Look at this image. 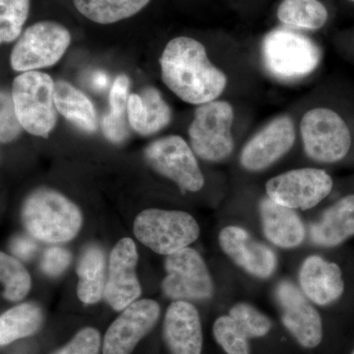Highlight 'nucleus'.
Returning a JSON list of instances; mask_svg holds the SVG:
<instances>
[{
	"mask_svg": "<svg viewBox=\"0 0 354 354\" xmlns=\"http://www.w3.org/2000/svg\"><path fill=\"white\" fill-rule=\"evenodd\" d=\"M160 64L162 82L188 104L216 101L227 88V75L212 64L205 46L189 37L169 41Z\"/></svg>",
	"mask_w": 354,
	"mask_h": 354,
	"instance_id": "obj_1",
	"label": "nucleus"
},
{
	"mask_svg": "<svg viewBox=\"0 0 354 354\" xmlns=\"http://www.w3.org/2000/svg\"><path fill=\"white\" fill-rule=\"evenodd\" d=\"M23 225L34 239L48 243L71 241L82 227L80 209L62 193L48 188L34 191L22 208Z\"/></svg>",
	"mask_w": 354,
	"mask_h": 354,
	"instance_id": "obj_2",
	"label": "nucleus"
},
{
	"mask_svg": "<svg viewBox=\"0 0 354 354\" xmlns=\"http://www.w3.org/2000/svg\"><path fill=\"white\" fill-rule=\"evenodd\" d=\"M263 64L272 76L295 80L309 75L320 64V48L309 37L288 28H277L262 44Z\"/></svg>",
	"mask_w": 354,
	"mask_h": 354,
	"instance_id": "obj_3",
	"label": "nucleus"
},
{
	"mask_svg": "<svg viewBox=\"0 0 354 354\" xmlns=\"http://www.w3.org/2000/svg\"><path fill=\"white\" fill-rule=\"evenodd\" d=\"M55 84L48 74L23 72L13 81L14 108L23 129L35 136L48 138L57 122Z\"/></svg>",
	"mask_w": 354,
	"mask_h": 354,
	"instance_id": "obj_4",
	"label": "nucleus"
},
{
	"mask_svg": "<svg viewBox=\"0 0 354 354\" xmlns=\"http://www.w3.org/2000/svg\"><path fill=\"white\" fill-rule=\"evenodd\" d=\"M133 230L141 243L165 256L187 248L200 235L199 223L190 214L160 209L141 212Z\"/></svg>",
	"mask_w": 354,
	"mask_h": 354,
	"instance_id": "obj_5",
	"label": "nucleus"
},
{
	"mask_svg": "<svg viewBox=\"0 0 354 354\" xmlns=\"http://www.w3.org/2000/svg\"><path fill=\"white\" fill-rule=\"evenodd\" d=\"M234 111L225 101L201 104L195 111L191 122L190 146L195 155L206 162H223L234 152V141L232 127Z\"/></svg>",
	"mask_w": 354,
	"mask_h": 354,
	"instance_id": "obj_6",
	"label": "nucleus"
},
{
	"mask_svg": "<svg viewBox=\"0 0 354 354\" xmlns=\"http://www.w3.org/2000/svg\"><path fill=\"white\" fill-rule=\"evenodd\" d=\"M305 153L314 162L335 164L351 148V133L341 115L330 109H310L300 121Z\"/></svg>",
	"mask_w": 354,
	"mask_h": 354,
	"instance_id": "obj_7",
	"label": "nucleus"
},
{
	"mask_svg": "<svg viewBox=\"0 0 354 354\" xmlns=\"http://www.w3.org/2000/svg\"><path fill=\"white\" fill-rule=\"evenodd\" d=\"M71 35L55 21H41L21 35L10 55L13 70L37 71L57 64L68 50Z\"/></svg>",
	"mask_w": 354,
	"mask_h": 354,
	"instance_id": "obj_8",
	"label": "nucleus"
},
{
	"mask_svg": "<svg viewBox=\"0 0 354 354\" xmlns=\"http://www.w3.org/2000/svg\"><path fill=\"white\" fill-rule=\"evenodd\" d=\"M334 187L327 171L314 167L291 169L266 183V193L272 201L292 209L306 211L320 204Z\"/></svg>",
	"mask_w": 354,
	"mask_h": 354,
	"instance_id": "obj_9",
	"label": "nucleus"
},
{
	"mask_svg": "<svg viewBox=\"0 0 354 354\" xmlns=\"http://www.w3.org/2000/svg\"><path fill=\"white\" fill-rule=\"evenodd\" d=\"M149 165L158 174L171 179L181 190L198 192L205 178L194 151L183 137L169 135L152 142L145 150Z\"/></svg>",
	"mask_w": 354,
	"mask_h": 354,
	"instance_id": "obj_10",
	"label": "nucleus"
},
{
	"mask_svg": "<svg viewBox=\"0 0 354 354\" xmlns=\"http://www.w3.org/2000/svg\"><path fill=\"white\" fill-rule=\"evenodd\" d=\"M165 271L167 274L162 281V291L174 301H201L213 297L211 274L195 249L187 247L167 256Z\"/></svg>",
	"mask_w": 354,
	"mask_h": 354,
	"instance_id": "obj_11",
	"label": "nucleus"
},
{
	"mask_svg": "<svg viewBox=\"0 0 354 354\" xmlns=\"http://www.w3.org/2000/svg\"><path fill=\"white\" fill-rule=\"evenodd\" d=\"M274 298L281 319L286 330L302 346L315 348L322 342L324 330L322 317L315 305L291 281H279L274 290Z\"/></svg>",
	"mask_w": 354,
	"mask_h": 354,
	"instance_id": "obj_12",
	"label": "nucleus"
},
{
	"mask_svg": "<svg viewBox=\"0 0 354 354\" xmlns=\"http://www.w3.org/2000/svg\"><path fill=\"white\" fill-rule=\"evenodd\" d=\"M223 252L247 274L256 279L271 278L278 269V257L271 247L254 239L239 225H227L218 234Z\"/></svg>",
	"mask_w": 354,
	"mask_h": 354,
	"instance_id": "obj_13",
	"label": "nucleus"
},
{
	"mask_svg": "<svg viewBox=\"0 0 354 354\" xmlns=\"http://www.w3.org/2000/svg\"><path fill=\"white\" fill-rule=\"evenodd\" d=\"M295 142L292 120L290 116H279L247 142L239 157L241 167L248 171H264L290 152Z\"/></svg>",
	"mask_w": 354,
	"mask_h": 354,
	"instance_id": "obj_14",
	"label": "nucleus"
},
{
	"mask_svg": "<svg viewBox=\"0 0 354 354\" xmlns=\"http://www.w3.org/2000/svg\"><path fill=\"white\" fill-rule=\"evenodd\" d=\"M160 305L152 299L136 300L123 310L106 330L102 354H130L157 323Z\"/></svg>",
	"mask_w": 354,
	"mask_h": 354,
	"instance_id": "obj_15",
	"label": "nucleus"
},
{
	"mask_svg": "<svg viewBox=\"0 0 354 354\" xmlns=\"http://www.w3.org/2000/svg\"><path fill=\"white\" fill-rule=\"evenodd\" d=\"M138 263L135 242L131 239H120L109 256V276L104 298L115 311H122L136 301L141 295V286L137 278Z\"/></svg>",
	"mask_w": 354,
	"mask_h": 354,
	"instance_id": "obj_16",
	"label": "nucleus"
},
{
	"mask_svg": "<svg viewBox=\"0 0 354 354\" xmlns=\"http://www.w3.org/2000/svg\"><path fill=\"white\" fill-rule=\"evenodd\" d=\"M299 288L317 306L326 307L341 299L346 291L344 272L339 264L322 256L305 258L298 272Z\"/></svg>",
	"mask_w": 354,
	"mask_h": 354,
	"instance_id": "obj_17",
	"label": "nucleus"
},
{
	"mask_svg": "<svg viewBox=\"0 0 354 354\" xmlns=\"http://www.w3.org/2000/svg\"><path fill=\"white\" fill-rule=\"evenodd\" d=\"M164 337L171 354H201L202 324L196 307L184 300L172 302L165 312Z\"/></svg>",
	"mask_w": 354,
	"mask_h": 354,
	"instance_id": "obj_18",
	"label": "nucleus"
},
{
	"mask_svg": "<svg viewBox=\"0 0 354 354\" xmlns=\"http://www.w3.org/2000/svg\"><path fill=\"white\" fill-rule=\"evenodd\" d=\"M259 215L263 234L272 245L295 249L304 243L306 227L295 209L266 196L259 203Z\"/></svg>",
	"mask_w": 354,
	"mask_h": 354,
	"instance_id": "obj_19",
	"label": "nucleus"
},
{
	"mask_svg": "<svg viewBox=\"0 0 354 354\" xmlns=\"http://www.w3.org/2000/svg\"><path fill=\"white\" fill-rule=\"evenodd\" d=\"M310 241L322 248H335L354 236V194L337 200L309 227Z\"/></svg>",
	"mask_w": 354,
	"mask_h": 354,
	"instance_id": "obj_20",
	"label": "nucleus"
},
{
	"mask_svg": "<svg viewBox=\"0 0 354 354\" xmlns=\"http://www.w3.org/2000/svg\"><path fill=\"white\" fill-rule=\"evenodd\" d=\"M128 121L134 131L151 136L164 129L171 121V109L157 88L146 87L141 94L129 95Z\"/></svg>",
	"mask_w": 354,
	"mask_h": 354,
	"instance_id": "obj_21",
	"label": "nucleus"
},
{
	"mask_svg": "<svg viewBox=\"0 0 354 354\" xmlns=\"http://www.w3.org/2000/svg\"><path fill=\"white\" fill-rule=\"evenodd\" d=\"M55 108L67 120L83 131L92 133L97 129V113L90 99L66 81L55 84Z\"/></svg>",
	"mask_w": 354,
	"mask_h": 354,
	"instance_id": "obj_22",
	"label": "nucleus"
},
{
	"mask_svg": "<svg viewBox=\"0 0 354 354\" xmlns=\"http://www.w3.org/2000/svg\"><path fill=\"white\" fill-rule=\"evenodd\" d=\"M106 259L100 246L90 245L84 251L77 267L79 283L77 295L86 304L101 301L106 290Z\"/></svg>",
	"mask_w": 354,
	"mask_h": 354,
	"instance_id": "obj_23",
	"label": "nucleus"
},
{
	"mask_svg": "<svg viewBox=\"0 0 354 354\" xmlns=\"http://www.w3.org/2000/svg\"><path fill=\"white\" fill-rule=\"evenodd\" d=\"M44 322L41 307L35 304H23L7 310L0 317V344L29 337L38 332Z\"/></svg>",
	"mask_w": 354,
	"mask_h": 354,
	"instance_id": "obj_24",
	"label": "nucleus"
},
{
	"mask_svg": "<svg viewBox=\"0 0 354 354\" xmlns=\"http://www.w3.org/2000/svg\"><path fill=\"white\" fill-rule=\"evenodd\" d=\"M151 0H73L77 10L97 24H113L132 17Z\"/></svg>",
	"mask_w": 354,
	"mask_h": 354,
	"instance_id": "obj_25",
	"label": "nucleus"
},
{
	"mask_svg": "<svg viewBox=\"0 0 354 354\" xmlns=\"http://www.w3.org/2000/svg\"><path fill=\"white\" fill-rule=\"evenodd\" d=\"M277 15L283 24L305 30L321 29L329 17L319 0H283Z\"/></svg>",
	"mask_w": 354,
	"mask_h": 354,
	"instance_id": "obj_26",
	"label": "nucleus"
},
{
	"mask_svg": "<svg viewBox=\"0 0 354 354\" xmlns=\"http://www.w3.org/2000/svg\"><path fill=\"white\" fill-rule=\"evenodd\" d=\"M0 274L4 286L3 297L10 301H19L31 290V277L24 266L15 258L0 254Z\"/></svg>",
	"mask_w": 354,
	"mask_h": 354,
	"instance_id": "obj_27",
	"label": "nucleus"
},
{
	"mask_svg": "<svg viewBox=\"0 0 354 354\" xmlns=\"http://www.w3.org/2000/svg\"><path fill=\"white\" fill-rule=\"evenodd\" d=\"M30 0H0V41L9 44L21 36L29 17Z\"/></svg>",
	"mask_w": 354,
	"mask_h": 354,
	"instance_id": "obj_28",
	"label": "nucleus"
},
{
	"mask_svg": "<svg viewBox=\"0 0 354 354\" xmlns=\"http://www.w3.org/2000/svg\"><path fill=\"white\" fill-rule=\"evenodd\" d=\"M214 337L227 354H251L250 339L230 315L218 317L214 323Z\"/></svg>",
	"mask_w": 354,
	"mask_h": 354,
	"instance_id": "obj_29",
	"label": "nucleus"
},
{
	"mask_svg": "<svg viewBox=\"0 0 354 354\" xmlns=\"http://www.w3.org/2000/svg\"><path fill=\"white\" fill-rule=\"evenodd\" d=\"M228 315L239 324V327L250 339L264 337L271 332V319L248 302L234 304L230 308Z\"/></svg>",
	"mask_w": 354,
	"mask_h": 354,
	"instance_id": "obj_30",
	"label": "nucleus"
},
{
	"mask_svg": "<svg viewBox=\"0 0 354 354\" xmlns=\"http://www.w3.org/2000/svg\"><path fill=\"white\" fill-rule=\"evenodd\" d=\"M22 125L18 120L14 108L12 95L2 91L0 95V140L2 144H8L19 137Z\"/></svg>",
	"mask_w": 354,
	"mask_h": 354,
	"instance_id": "obj_31",
	"label": "nucleus"
},
{
	"mask_svg": "<svg viewBox=\"0 0 354 354\" xmlns=\"http://www.w3.org/2000/svg\"><path fill=\"white\" fill-rule=\"evenodd\" d=\"M101 335L94 328L81 330L64 348L53 354H99Z\"/></svg>",
	"mask_w": 354,
	"mask_h": 354,
	"instance_id": "obj_32",
	"label": "nucleus"
},
{
	"mask_svg": "<svg viewBox=\"0 0 354 354\" xmlns=\"http://www.w3.org/2000/svg\"><path fill=\"white\" fill-rule=\"evenodd\" d=\"M72 256L62 247L53 246L46 249L41 261V269L50 277H57L68 268Z\"/></svg>",
	"mask_w": 354,
	"mask_h": 354,
	"instance_id": "obj_33",
	"label": "nucleus"
},
{
	"mask_svg": "<svg viewBox=\"0 0 354 354\" xmlns=\"http://www.w3.org/2000/svg\"><path fill=\"white\" fill-rule=\"evenodd\" d=\"M129 79L127 75L116 77L111 93H109V114L115 118H124L125 111H127L128 88H129Z\"/></svg>",
	"mask_w": 354,
	"mask_h": 354,
	"instance_id": "obj_34",
	"label": "nucleus"
},
{
	"mask_svg": "<svg viewBox=\"0 0 354 354\" xmlns=\"http://www.w3.org/2000/svg\"><path fill=\"white\" fill-rule=\"evenodd\" d=\"M102 130L109 141L115 144L122 143L128 136L125 118H115L109 113L102 120Z\"/></svg>",
	"mask_w": 354,
	"mask_h": 354,
	"instance_id": "obj_35",
	"label": "nucleus"
},
{
	"mask_svg": "<svg viewBox=\"0 0 354 354\" xmlns=\"http://www.w3.org/2000/svg\"><path fill=\"white\" fill-rule=\"evenodd\" d=\"M10 249L16 257L27 261L37 252L38 245L31 237L20 235L11 241Z\"/></svg>",
	"mask_w": 354,
	"mask_h": 354,
	"instance_id": "obj_36",
	"label": "nucleus"
},
{
	"mask_svg": "<svg viewBox=\"0 0 354 354\" xmlns=\"http://www.w3.org/2000/svg\"><path fill=\"white\" fill-rule=\"evenodd\" d=\"M109 82V78L108 74L106 72L102 71V70H99V71H95L91 76V84H92V87L97 91H102L104 88H108Z\"/></svg>",
	"mask_w": 354,
	"mask_h": 354,
	"instance_id": "obj_37",
	"label": "nucleus"
},
{
	"mask_svg": "<svg viewBox=\"0 0 354 354\" xmlns=\"http://www.w3.org/2000/svg\"><path fill=\"white\" fill-rule=\"evenodd\" d=\"M351 354H354V349H353V353H351Z\"/></svg>",
	"mask_w": 354,
	"mask_h": 354,
	"instance_id": "obj_38",
	"label": "nucleus"
},
{
	"mask_svg": "<svg viewBox=\"0 0 354 354\" xmlns=\"http://www.w3.org/2000/svg\"><path fill=\"white\" fill-rule=\"evenodd\" d=\"M351 1H353V2H354V0H351Z\"/></svg>",
	"mask_w": 354,
	"mask_h": 354,
	"instance_id": "obj_39",
	"label": "nucleus"
}]
</instances>
